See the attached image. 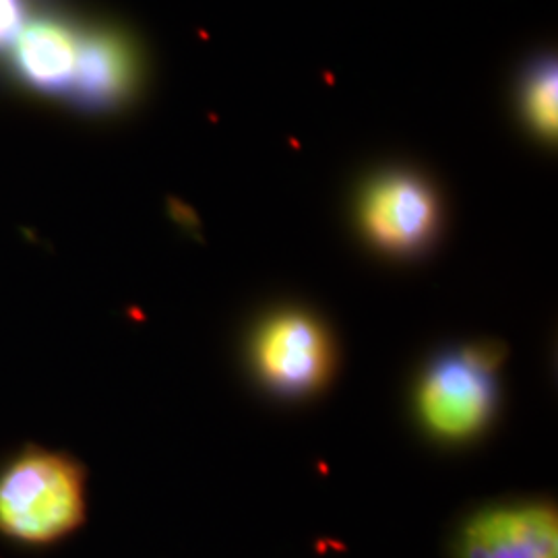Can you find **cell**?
Wrapping results in <instances>:
<instances>
[{
	"label": "cell",
	"instance_id": "52a82bcc",
	"mask_svg": "<svg viewBox=\"0 0 558 558\" xmlns=\"http://www.w3.org/2000/svg\"><path fill=\"white\" fill-rule=\"evenodd\" d=\"M137 83L140 57L133 41L114 29L87 25L69 104L85 112H110L133 98Z\"/></svg>",
	"mask_w": 558,
	"mask_h": 558
},
{
	"label": "cell",
	"instance_id": "277c9868",
	"mask_svg": "<svg viewBox=\"0 0 558 558\" xmlns=\"http://www.w3.org/2000/svg\"><path fill=\"white\" fill-rule=\"evenodd\" d=\"M255 368L283 396H306L325 385L333 368V345L319 320L281 313L265 320L253 341Z\"/></svg>",
	"mask_w": 558,
	"mask_h": 558
},
{
	"label": "cell",
	"instance_id": "9c48e42d",
	"mask_svg": "<svg viewBox=\"0 0 558 558\" xmlns=\"http://www.w3.org/2000/svg\"><path fill=\"white\" fill-rule=\"evenodd\" d=\"M34 13V0H0V59Z\"/></svg>",
	"mask_w": 558,
	"mask_h": 558
},
{
	"label": "cell",
	"instance_id": "5b68a950",
	"mask_svg": "<svg viewBox=\"0 0 558 558\" xmlns=\"http://www.w3.org/2000/svg\"><path fill=\"white\" fill-rule=\"evenodd\" d=\"M453 558H558L557 509L548 502H511L468 519Z\"/></svg>",
	"mask_w": 558,
	"mask_h": 558
},
{
	"label": "cell",
	"instance_id": "6da1fadb",
	"mask_svg": "<svg viewBox=\"0 0 558 558\" xmlns=\"http://www.w3.org/2000/svg\"><path fill=\"white\" fill-rule=\"evenodd\" d=\"M85 519V474L62 453L29 449L0 472V532L50 544Z\"/></svg>",
	"mask_w": 558,
	"mask_h": 558
},
{
	"label": "cell",
	"instance_id": "8992f818",
	"mask_svg": "<svg viewBox=\"0 0 558 558\" xmlns=\"http://www.w3.org/2000/svg\"><path fill=\"white\" fill-rule=\"evenodd\" d=\"M362 226L377 246L391 253H414L426 246L439 223L435 193L403 172L375 180L360 207Z\"/></svg>",
	"mask_w": 558,
	"mask_h": 558
},
{
	"label": "cell",
	"instance_id": "ba28073f",
	"mask_svg": "<svg viewBox=\"0 0 558 558\" xmlns=\"http://www.w3.org/2000/svg\"><path fill=\"white\" fill-rule=\"evenodd\" d=\"M558 73L557 62L550 57L532 62L521 83V106L532 129L555 137L557 133Z\"/></svg>",
	"mask_w": 558,
	"mask_h": 558
},
{
	"label": "cell",
	"instance_id": "7a4b0ae2",
	"mask_svg": "<svg viewBox=\"0 0 558 558\" xmlns=\"http://www.w3.org/2000/svg\"><path fill=\"white\" fill-rule=\"evenodd\" d=\"M505 356L499 341H480L437 360L418 389L420 418L428 430L449 440L478 435L495 412V375Z\"/></svg>",
	"mask_w": 558,
	"mask_h": 558
},
{
	"label": "cell",
	"instance_id": "3957f363",
	"mask_svg": "<svg viewBox=\"0 0 558 558\" xmlns=\"http://www.w3.org/2000/svg\"><path fill=\"white\" fill-rule=\"evenodd\" d=\"M85 29L87 25L66 15L36 11L2 57L7 73L21 89L38 98L69 104Z\"/></svg>",
	"mask_w": 558,
	"mask_h": 558
}]
</instances>
